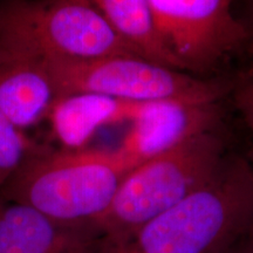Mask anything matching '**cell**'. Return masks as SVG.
<instances>
[{"label":"cell","mask_w":253,"mask_h":253,"mask_svg":"<svg viewBox=\"0 0 253 253\" xmlns=\"http://www.w3.org/2000/svg\"><path fill=\"white\" fill-rule=\"evenodd\" d=\"M253 224V163L225 156L188 197L97 253H226Z\"/></svg>","instance_id":"obj_1"},{"label":"cell","mask_w":253,"mask_h":253,"mask_svg":"<svg viewBox=\"0 0 253 253\" xmlns=\"http://www.w3.org/2000/svg\"><path fill=\"white\" fill-rule=\"evenodd\" d=\"M129 170L118 149L37 143L0 195L60 223L94 224L109 208Z\"/></svg>","instance_id":"obj_2"},{"label":"cell","mask_w":253,"mask_h":253,"mask_svg":"<svg viewBox=\"0 0 253 253\" xmlns=\"http://www.w3.org/2000/svg\"><path fill=\"white\" fill-rule=\"evenodd\" d=\"M109 55L136 54L90 0L0 1V58L54 62Z\"/></svg>","instance_id":"obj_3"},{"label":"cell","mask_w":253,"mask_h":253,"mask_svg":"<svg viewBox=\"0 0 253 253\" xmlns=\"http://www.w3.org/2000/svg\"><path fill=\"white\" fill-rule=\"evenodd\" d=\"M225 156L223 140L211 130L138 164L126 172L93 225L104 242L122 238L203 185Z\"/></svg>","instance_id":"obj_4"},{"label":"cell","mask_w":253,"mask_h":253,"mask_svg":"<svg viewBox=\"0 0 253 253\" xmlns=\"http://www.w3.org/2000/svg\"><path fill=\"white\" fill-rule=\"evenodd\" d=\"M41 63L58 96L89 93L128 102L217 103L232 88L226 82L196 78L136 55Z\"/></svg>","instance_id":"obj_5"},{"label":"cell","mask_w":253,"mask_h":253,"mask_svg":"<svg viewBox=\"0 0 253 253\" xmlns=\"http://www.w3.org/2000/svg\"><path fill=\"white\" fill-rule=\"evenodd\" d=\"M155 27L182 71L204 72L249 40L232 0H149Z\"/></svg>","instance_id":"obj_6"},{"label":"cell","mask_w":253,"mask_h":253,"mask_svg":"<svg viewBox=\"0 0 253 253\" xmlns=\"http://www.w3.org/2000/svg\"><path fill=\"white\" fill-rule=\"evenodd\" d=\"M218 121L217 103L145 102L130 122L131 128L118 151L132 169L195 136L214 130Z\"/></svg>","instance_id":"obj_7"},{"label":"cell","mask_w":253,"mask_h":253,"mask_svg":"<svg viewBox=\"0 0 253 253\" xmlns=\"http://www.w3.org/2000/svg\"><path fill=\"white\" fill-rule=\"evenodd\" d=\"M102 243L93 224L60 223L0 195V253H97Z\"/></svg>","instance_id":"obj_8"},{"label":"cell","mask_w":253,"mask_h":253,"mask_svg":"<svg viewBox=\"0 0 253 253\" xmlns=\"http://www.w3.org/2000/svg\"><path fill=\"white\" fill-rule=\"evenodd\" d=\"M142 104L97 94H67L56 97L47 121L60 148L82 149L103 126L131 122Z\"/></svg>","instance_id":"obj_9"},{"label":"cell","mask_w":253,"mask_h":253,"mask_svg":"<svg viewBox=\"0 0 253 253\" xmlns=\"http://www.w3.org/2000/svg\"><path fill=\"white\" fill-rule=\"evenodd\" d=\"M56 90L41 62L0 58V115L20 130L47 120Z\"/></svg>","instance_id":"obj_10"},{"label":"cell","mask_w":253,"mask_h":253,"mask_svg":"<svg viewBox=\"0 0 253 253\" xmlns=\"http://www.w3.org/2000/svg\"><path fill=\"white\" fill-rule=\"evenodd\" d=\"M136 55L182 71L155 27L149 0H90ZM184 72V71H183Z\"/></svg>","instance_id":"obj_11"},{"label":"cell","mask_w":253,"mask_h":253,"mask_svg":"<svg viewBox=\"0 0 253 253\" xmlns=\"http://www.w3.org/2000/svg\"><path fill=\"white\" fill-rule=\"evenodd\" d=\"M36 144L26 131L15 128L0 115V190L18 171Z\"/></svg>","instance_id":"obj_12"},{"label":"cell","mask_w":253,"mask_h":253,"mask_svg":"<svg viewBox=\"0 0 253 253\" xmlns=\"http://www.w3.org/2000/svg\"><path fill=\"white\" fill-rule=\"evenodd\" d=\"M233 101L243 121L253 137V73H249L232 86ZM253 162V145L251 151Z\"/></svg>","instance_id":"obj_13"},{"label":"cell","mask_w":253,"mask_h":253,"mask_svg":"<svg viewBox=\"0 0 253 253\" xmlns=\"http://www.w3.org/2000/svg\"><path fill=\"white\" fill-rule=\"evenodd\" d=\"M244 242L246 243V244H245V248L248 249L250 252L253 253V224H252V226L250 227V230H249L248 235L245 236Z\"/></svg>","instance_id":"obj_14"},{"label":"cell","mask_w":253,"mask_h":253,"mask_svg":"<svg viewBox=\"0 0 253 253\" xmlns=\"http://www.w3.org/2000/svg\"><path fill=\"white\" fill-rule=\"evenodd\" d=\"M246 30L249 32V39L251 40V43L253 46V5H252V14H251V21H250L249 26H246Z\"/></svg>","instance_id":"obj_15"},{"label":"cell","mask_w":253,"mask_h":253,"mask_svg":"<svg viewBox=\"0 0 253 253\" xmlns=\"http://www.w3.org/2000/svg\"><path fill=\"white\" fill-rule=\"evenodd\" d=\"M226 253H251V252H250L245 246H243V248H237V246H235V248L231 249L230 251Z\"/></svg>","instance_id":"obj_16"}]
</instances>
